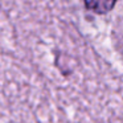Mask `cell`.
<instances>
[{
	"instance_id": "6da1fadb",
	"label": "cell",
	"mask_w": 123,
	"mask_h": 123,
	"mask_svg": "<svg viewBox=\"0 0 123 123\" xmlns=\"http://www.w3.org/2000/svg\"><path fill=\"white\" fill-rule=\"evenodd\" d=\"M89 11L97 15H105L114 8L117 0H83Z\"/></svg>"
}]
</instances>
